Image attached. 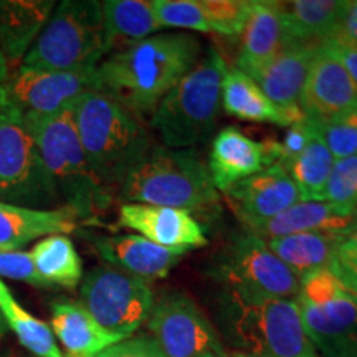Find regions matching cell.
Listing matches in <instances>:
<instances>
[{"label":"cell","instance_id":"ac0fdd59","mask_svg":"<svg viewBox=\"0 0 357 357\" xmlns=\"http://www.w3.org/2000/svg\"><path fill=\"white\" fill-rule=\"evenodd\" d=\"M91 245L108 266L146 281L166 278L184 257V252L162 248L136 234L93 236Z\"/></svg>","mask_w":357,"mask_h":357},{"label":"cell","instance_id":"60d3db41","mask_svg":"<svg viewBox=\"0 0 357 357\" xmlns=\"http://www.w3.org/2000/svg\"><path fill=\"white\" fill-rule=\"evenodd\" d=\"M333 38L357 48V0L356 2H349L344 19H342Z\"/></svg>","mask_w":357,"mask_h":357},{"label":"cell","instance_id":"b9f144b4","mask_svg":"<svg viewBox=\"0 0 357 357\" xmlns=\"http://www.w3.org/2000/svg\"><path fill=\"white\" fill-rule=\"evenodd\" d=\"M8 73H10V70H8V65H7L6 58H3L2 52H0V86H2V84L6 83Z\"/></svg>","mask_w":357,"mask_h":357},{"label":"cell","instance_id":"836d02e7","mask_svg":"<svg viewBox=\"0 0 357 357\" xmlns=\"http://www.w3.org/2000/svg\"><path fill=\"white\" fill-rule=\"evenodd\" d=\"M316 126L334 159L357 154V106L316 123Z\"/></svg>","mask_w":357,"mask_h":357},{"label":"cell","instance_id":"f35d334b","mask_svg":"<svg viewBox=\"0 0 357 357\" xmlns=\"http://www.w3.org/2000/svg\"><path fill=\"white\" fill-rule=\"evenodd\" d=\"M98 357H167L153 337L137 336L123 339L118 344L108 347Z\"/></svg>","mask_w":357,"mask_h":357},{"label":"cell","instance_id":"603a6c76","mask_svg":"<svg viewBox=\"0 0 357 357\" xmlns=\"http://www.w3.org/2000/svg\"><path fill=\"white\" fill-rule=\"evenodd\" d=\"M55 10L53 0H0V52L19 68Z\"/></svg>","mask_w":357,"mask_h":357},{"label":"cell","instance_id":"44dd1931","mask_svg":"<svg viewBox=\"0 0 357 357\" xmlns=\"http://www.w3.org/2000/svg\"><path fill=\"white\" fill-rule=\"evenodd\" d=\"M78 213L68 207L37 208L0 202V250L15 252L50 235L77 230Z\"/></svg>","mask_w":357,"mask_h":357},{"label":"cell","instance_id":"8d00e7d4","mask_svg":"<svg viewBox=\"0 0 357 357\" xmlns=\"http://www.w3.org/2000/svg\"><path fill=\"white\" fill-rule=\"evenodd\" d=\"M329 271L351 291L357 293V235L346 236L339 245Z\"/></svg>","mask_w":357,"mask_h":357},{"label":"cell","instance_id":"4dcf8cb0","mask_svg":"<svg viewBox=\"0 0 357 357\" xmlns=\"http://www.w3.org/2000/svg\"><path fill=\"white\" fill-rule=\"evenodd\" d=\"M334 160L336 159L333 158L331 151L328 149L318 131L310 141V144L296 158L288 160L281 167H284V171L293 178L303 200L321 202L324 197L326 184H328L329 174L333 171Z\"/></svg>","mask_w":357,"mask_h":357},{"label":"cell","instance_id":"277c9868","mask_svg":"<svg viewBox=\"0 0 357 357\" xmlns=\"http://www.w3.org/2000/svg\"><path fill=\"white\" fill-rule=\"evenodd\" d=\"M124 204L205 212L218 205V192L207 164L195 149L154 146L119 185Z\"/></svg>","mask_w":357,"mask_h":357},{"label":"cell","instance_id":"f6af8a7d","mask_svg":"<svg viewBox=\"0 0 357 357\" xmlns=\"http://www.w3.org/2000/svg\"><path fill=\"white\" fill-rule=\"evenodd\" d=\"M235 357H255V356H245V354H240V356H235Z\"/></svg>","mask_w":357,"mask_h":357},{"label":"cell","instance_id":"8fae6325","mask_svg":"<svg viewBox=\"0 0 357 357\" xmlns=\"http://www.w3.org/2000/svg\"><path fill=\"white\" fill-rule=\"evenodd\" d=\"M0 202L32 207L53 204L37 144L17 111L0 106Z\"/></svg>","mask_w":357,"mask_h":357},{"label":"cell","instance_id":"9a60e30c","mask_svg":"<svg viewBox=\"0 0 357 357\" xmlns=\"http://www.w3.org/2000/svg\"><path fill=\"white\" fill-rule=\"evenodd\" d=\"M354 106H357V83L336 55L321 43L301 89L303 118L311 123H323Z\"/></svg>","mask_w":357,"mask_h":357},{"label":"cell","instance_id":"f1b7e54d","mask_svg":"<svg viewBox=\"0 0 357 357\" xmlns=\"http://www.w3.org/2000/svg\"><path fill=\"white\" fill-rule=\"evenodd\" d=\"M35 271L47 288L75 289L83 280V263L66 235H50L30 250Z\"/></svg>","mask_w":357,"mask_h":357},{"label":"cell","instance_id":"e575fe53","mask_svg":"<svg viewBox=\"0 0 357 357\" xmlns=\"http://www.w3.org/2000/svg\"><path fill=\"white\" fill-rule=\"evenodd\" d=\"M153 7L159 24L164 29L174 26L200 33H212L200 0H153Z\"/></svg>","mask_w":357,"mask_h":357},{"label":"cell","instance_id":"30bf717a","mask_svg":"<svg viewBox=\"0 0 357 357\" xmlns=\"http://www.w3.org/2000/svg\"><path fill=\"white\" fill-rule=\"evenodd\" d=\"M217 275L229 291L296 300L300 278L271 252L265 240L245 230L227 243Z\"/></svg>","mask_w":357,"mask_h":357},{"label":"cell","instance_id":"7402d4cb","mask_svg":"<svg viewBox=\"0 0 357 357\" xmlns=\"http://www.w3.org/2000/svg\"><path fill=\"white\" fill-rule=\"evenodd\" d=\"M356 213L346 212L329 202L301 200L291 205L280 215L270 220L248 227V231L263 240L281 238V236L310 234V231H328L349 236L354 230Z\"/></svg>","mask_w":357,"mask_h":357},{"label":"cell","instance_id":"74e56055","mask_svg":"<svg viewBox=\"0 0 357 357\" xmlns=\"http://www.w3.org/2000/svg\"><path fill=\"white\" fill-rule=\"evenodd\" d=\"M318 132L316 123L307 121V119H300V121L293 123L284 134L283 141L278 142V164L283 166L288 160L296 158L305 147L310 144V141Z\"/></svg>","mask_w":357,"mask_h":357},{"label":"cell","instance_id":"83f0119b","mask_svg":"<svg viewBox=\"0 0 357 357\" xmlns=\"http://www.w3.org/2000/svg\"><path fill=\"white\" fill-rule=\"evenodd\" d=\"M101 12L113 48L118 43L126 48L164 29L154 13L153 0H105Z\"/></svg>","mask_w":357,"mask_h":357},{"label":"cell","instance_id":"ab89813d","mask_svg":"<svg viewBox=\"0 0 357 357\" xmlns=\"http://www.w3.org/2000/svg\"><path fill=\"white\" fill-rule=\"evenodd\" d=\"M326 47L331 50L342 66H344L347 73L351 75V78L357 83V48L351 47L344 42H339L336 38H329L323 42Z\"/></svg>","mask_w":357,"mask_h":357},{"label":"cell","instance_id":"5bb4252c","mask_svg":"<svg viewBox=\"0 0 357 357\" xmlns=\"http://www.w3.org/2000/svg\"><path fill=\"white\" fill-rule=\"evenodd\" d=\"M273 164H278V142L255 141L238 128L229 126L212 141L207 167L213 187L227 194L238 182Z\"/></svg>","mask_w":357,"mask_h":357},{"label":"cell","instance_id":"ffe728a7","mask_svg":"<svg viewBox=\"0 0 357 357\" xmlns=\"http://www.w3.org/2000/svg\"><path fill=\"white\" fill-rule=\"evenodd\" d=\"M288 43L283 3L273 0H252L247 25L240 37L235 68L245 75H252L278 55Z\"/></svg>","mask_w":357,"mask_h":357},{"label":"cell","instance_id":"6da1fadb","mask_svg":"<svg viewBox=\"0 0 357 357\" xmlns=\"http://www.w3.org/2000/svg\"><path fill=\"white\" fill-rule=\"evenodd\" d=\"M199 40L190 33H155L113 55L96 68V91L124 108L153 116L159 102L197 63Z\"/></svg>","mask_w":357,"mask_h":357},{"label":"cell","instance_id":"cb8c5ba5","mask_svg":"<svg viewBox=\"0 0 357 357\" xmlns=\"http://www.w3.org/2000/svg\"><path fill=\"white\" fill-rule=\"evenodd\" d=\"M50 324L53 336L63 346V357H98L124 339L102 328L79 303H53Z\"/></svg>","mask_w":357,"mask_h":357},{"label":"cell","instance_id":"d4e9b609","mask_svg":"<svg viewBox=\"0 0 357 357\" xmlns=\"http://www.w3.org/2000/svg\"><path fill=\"white\" fill-rule=\"evenodd\" d=\"M222 108L229 116L243 121L271 123L289 128L303 119L300 113H289L273 105L248 75L235 66H227L222 79Z\"/></svg>","mask_w":357,"mask_h":357},{"label":"cell","instance_id":"8992f818","mask_svg":"<svg viewBox=\"0 0 357 357\" xmlns=\"http://www.w3.org/2000/svg\"><path fill=\"white\" fill-rule=\"evenodd\" d=\"M111 50L101 2L63 0L55 7L22 66L53 71L96 70Z\"/></svg>","mask_w":357,"mask_h":357},{"label":"cell","instance_id":"3957f363","mask_svg":"<svg viewBox=\"0 0 357 357\" xmlns=\"http://www.w3.org/2000/svg\"><path fill=\"white\" fill-rule=\"evenodd\" d=\"M73 119L89 167L111 192L154 147L141 119L105 93L86 91L77 98Z\"/></svg>","mask_w":357,"mask_h":357},{"label":"cell","instance_id":"ee69618b","mask_svg":"<svg viewBox=\"0 0 357 357\" xmlns=\"http://www.w3.org/2000/svg\"><path fill=\"white\" fill-rule=\"evenodd\" d=\"M351 235H357V212H356V222H354V230H352Z\"/></svg>","mask_w":357,"mask_h":357},{"label":"cell","instance_id":"484cf974","mask_svg":"<svg viewBox=\"0 0 357 357\" xmlns=\"http://www.w3.org/2000/svg\"><path fill=\"white\" fill-rule=\"evenodd\" d=\"M346 0H296L283 3L289 43H323L333 38L344 19Z\"/></svg>","mask_w":357,"mask_h":357},{"label":"cell","instance_id":"ba28073f","mask_svg":"<svg viewBox=\"0 0 357 357\" xmlns=\"http://www.w3.org/2000/svg\"><path fill=\"white\" fill-rule=\"evenodd\" d=\"M296 301L318 356L357 357V293L319 270L300 280Z\"/></svg>","mask_w":357,"mask_h":357},{"label":"cell","instance_id":"d6a6232c","mask_svg":"<svg viewBox=\"0 0 357 357\" xmlns=\"http://www.w3.org/2000/svg\"><path fill=\"white\" fill-rule=\"evenodd\" d=\"M323 200L346 212H357V154L334 160Z\"/></svg>","mask_w":357,"mask_h":357},{"label":"cell","instance_id":"e0dca14e","mask_svg":"<svg viewBox=\"0 0 357 357\" xmlns=\"http://www.w3.org/2000/svg\"><path fill=\"white\" fill-rule=\"evenodd\" d=\"M227 197L247 229L280 215L303 200L293 178L280 164L238 182L227 192Z\"/></svg>","mask_w":357,"mask_h":357},{"label":"cell","instance_id":"1f68e13d","mask_svg":"<svg viewBox=\"0 0 357 357\" xmlns=\"http://www.w3.org/2000/svg\"><path fill=\"white\" fill-rule=\"evenodd\" d=\"M212 33L240 38L247 25L252 0H200Z\"/></svg>","mask_w":357,"mask_h":357},{"label":"cell","instance_id":"d590c367","mask_svg":"<svg viewBox=\"0 0 357 357\" xmlns=\"http://www.w3.org/2000/svg\"><path fill=\"white\" fill-rule=\"evenodd\" d=\"M0 278H8L32 284L37 288H47L42 278L35 271L33 261L29 252H3L0 250Z\"/></svg>","mask_w":357,"mask_h":357},{"label":"cell","instance_id":"bcb514c9","mask_svg":"<svg viewBox=\"0 0 357 357\" xmlns=\"http://www.w3.org/2000/svg\"><path fill=\"white\" fill-rule=\"evenodd\" d=\"M7 357H8V356H7Z\"/></svg>","mask_w":357,"mask_h":357},{"label":"cell","instance_id":"d6986e66","mask_svg":"<svg viewBox=\"0 0 357 357\" xmlns=\"http://www.w3.org/2000/svg\"><path fill=\"white\" fill-rule=\"evenodd\" d=\"M319 47L321 43H288L278 55L248 77L278 108L301 114V89Z\"/></svg>","mask_w":357,"mask_h":357},{"label":"cell","instance_id":"7c38bea8","mask_svg":"<svg viewBox=\"0 0 357 357\" xmlns=\"http://www.w3.org/2000/svg\"><path fill=\"white\" fill-rule=\"evenodd\" d=\"M86 91H96V70L53 71L20 65L0 86V106L22 116H48Z\"/></svg>","mask_w":357,"mask_h":357},{"label":"cell","instance_id":"7a4b0ae2","mask_svg":"<svg viewBox=\"0 0 357 357\" xmlns=\"http://www.w3.org/2000/svg\"><path fill=\"white\" fill-rule=\"evenodd\" d=\"M42 162L45 184L53 204L79 218L100 215L113 202V192L89 167L73 119V102L48 116H24Z\"/></svg>","mask_w":357,"mask_h":357},{"label":"cell","instance_id":"4fadbf2b","mask_svg":"<svg viewBox=\"0 0 357 357\" xmlns=\"http://www.w3.org/2000/svg\"><path fill=\"white\" fill-rule=\"evenodd\" d=\"M147 328L167 357H227L212 323L185 294L155 301Z\"/></svg>","mask_w":357,"mask_h":357},{"label":"cell","instance_id":"4316f807","mask_svg":"<svg viewBox=\"0 0 357 357\" xmlns=\"http://www.w3.org/2000/svg\"><path fill=\"white\" fill-rule=\"evenodd\" d=\"M346 235L328 234V231H310L265 240L271 252L293 271L298 278L329 270L336 257L339 245L344 242Z\"/></svg>","mask_w":357,"mask_h":357},{"label":"cell","instance_id":"52a82bcc","mask_svg":"<svg viewBox=\"0 0 357 357\" xmlns=\"http://www.w3.org/2000/svg\"><path fill=\"white\" fill-rule=\"evenodd\" d=\"M223 314L231 337L255 357H319L296 300L248 296L227 289Z\"/></svg>","mask_w":357,"mask_h":357},{"label":"cell","instance_id":"7bdbcfd3","mask_svg":"<svg viewBox=\"0 0 357 357\" xmlns=\"http://www.w3.org/2000/svg\"><path fill=\"white\" fill-rule=\"evenodd\" d=\"M7 331H8V328H7V324H6V319H3L2 312H0V339L6 336Z\"/></svg>","mask_w":357,"mask_h":357},{"label":"cell","instance_id":"5b68a950","mask_svg":"<svg viewBox=\"0 0 357 357\" xmlns=\"http://www.w3.org/2000/svg\"><path fill=\"white\" fill-rule=\"evenodd\" d=\"M227 63L211 48L204 60L164 96L151 116V126L171 149H194L215 131L222 106V79Z\"/></svg>","mask_w":357,"mask_h":357},{"label":"cell","instance_id":"f546056e","mask_svg":"<svg viewBox=\"0 0 357 357\" xmlns=\"http://www.w3.org/2000/svg\"><path fill=\"white\" fill-rule=\"evenodd\" d=\"M0 312L6 319L7 328L12 329L25 349L37 357H63L50 326L30 314L15 300L2 278H0Z\"/></svg>","mask_w":357,"mask_h":357},{"label":"cell","instance_id":"2e32d148","mask_svg":"<svg viewBox=\"0 0 357 357\" xmlns=\"http://www.w3.org/2000/svg\"><path fill=\"white\" fill-rule=\"evenodd\" d=\"M118 225L136 231L162 248L187 252L207 245V236L197 218L185 211L144 204H123Z\"/></svg>","mask_w":357,"mask_h":357},{"label":"cell","instance_id":"9c48e42d","mask_svg":"<svg viewBox=\"0 0 357 357\" xmlns=\"http://www.w3.org/2000/svg\"><path fill=\"white\" fill-rule=\"evenodd\" d=\"M82 305L108 331L131 337L147 323L154 307L149 281L113 266L93 268L82 280Z\"/></svg>","mask_w":357,"mask_h":357}]
</instances>
